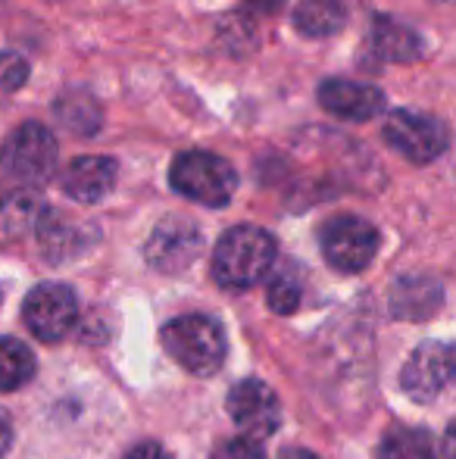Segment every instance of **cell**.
Instances as JSON below:
<instances>
[{
	"label": "cell",
	"instance_id": "19",
	"mask_svg": "<svg viewBox=\"0 0 456 459\" xmlns=\"http://www.w3.org/2000/svg\"><path fill=\"white\" fill-rule=\"evenodd\" d=\"M378 459H434L432 435L422 429H391L378 444Z\"/></svg>",
	"mask_w": 456,
	"mask_h": 459
},
{
	"label": "cell",
	"instance_id": "7",
	"mask_svg": "<svg viewBox=\"0 0 456 459\" xmlns=\"http://www.w3.org/2000/svg\"><path fill=\"white\" fill-rule=\"evenodd\" d=\"M22 319L38 341H50V344H54V341L66 338L75 322H79L75 290L60 281L38 284V288H31L29 297H25Z\"/></svg>",
	"mask_w": 456,
	"mask_h": 459
},
{
	"label": "cell",
	"instance_id": "15",
	"mask_svg": "<svg viewBox=\"0 0 456 459\" xmlns=\"http://www.w3.org/2000/svg\"><path fill=\"white\" fill-rule=\"evenodd\" d=\"M441 284L426 275H407L391 290V313L394 319H428L441 307Z\"/></svg>",
	"mask_w": 456,
	"mask_h": 459
},
{
	"label": "cell",
	"instance_id": "16",
	"mask_svg": "<svg viewBox=\"0 0 456 459\" xmlns=\"http://www.w3.org/2000/svg\"><path fill=\"white\" fill-rule=\"evenodd\" d=\"M372 50L384 63H413L422 56L426 44L416 35V29L403 25L400 19L375 16V22H372Z\"/></svg>",
	"mask_w": 456,
	"mask_h": 459
},
{
	"label": "cell",
	"instance_id": "27",
	"mask_svg": "<svg viewBox=\"0 0 456 459\" xmlns=\"http://www.w3.org/2000/svg\"><path fill=\"white\" fill-rule=\"evenodd\" d=\"M279 459H319L313 450H304V447H288V450H281Z\"/></svg>",
	"mask_w": 456,
	"mask_h": 459
},
{
	"label": "cell",
	"instance_id": "12",
	"mask_svg": "<svg viewBox=\"0 0 456 459\" xmlns=\"http://www.w3.org/2000/svg\"><path fill=\"white\" fill-rule=\"evenodd\" d=\"M119 166L110 157H79L63 172V191L75 204H100L116 187Z\"/></svg>",
	"mask_w": 456,
	"mask_h": 459
},
{
	"label": "cell",
	"instance_id": "2",
	"mask_svg": "<svg viewBox=\"0 0 456 459\" xmlns=\"http://www.w3.org/2000/svg\"><path fill=\"white\" fill-rule=\"evenodd\" d=\"M159 341H163V351L185 372L201 375V378L219 372L228 353L226 328L213 316H203V313L178 316V319L166 322L163 332H159Z\"/></svg>",
	"mask_w": 456,
	"mask_h": 459
},
{
	"label": "cell",
	"instance_id": "14",
	"mask_svg": "<svg viewBox=\"0 0 456 459\" xmlns=\"http://www.w3.org/2000/svg\"><path fill=\"white\" fill-rule=\"evenodd\" d=\"M35 235H38V241H41L44 256L54 263H63V260H69V256H79L82 250H85V229L69 222L63 212L47 210V206H44L41 216H38Z\"/></svg>",
	"mask_w": 456,
	"mask_h": 459
},
{
	"label": "cell",
	"instance_id": "21",
	"mask_svg": "<svg viewBox=\"0 0 456 459\" xmlns=\"http://www.w3.org/2000/svg\"><path fill=\"white\" fill-rule=\"evenodd\" d=\"M300 297H304V281L297 278L291 266L288 269H279L269 281V290H266V300H269V309H275L279 316H291L294 309L300 307Z\"/></svg>",
	"mask_w": 456,
	"mask_h": 459
},
{
	"label": "cell",
	"instance_id": "22",
	"mask_svg": "<svg viewBox=\"0 0 456 459\" xmlns=\"http://www.w3.org/2000/svg\"><path fill=\"white\" fill-rule=\"evenodd\" d=\"M29 82V63L22 54L0 50V91H19Z\"/></svg>",
	"mask_w": 456,
	"mask_h": 459
},
{
	"label": "cell",
	"instance_id": "3",
	"mask_svg": "<svg viewBox=\"0 0 456 459\" xmlns=\"http://www.w3.org/2000/svg\"><path fill=\"white\" fill-rule=\"evenodd\" d=\"M169 182L182 197L197 200L203 206H228L237 191V176L228 160L207 151H185L172 160Z\"/></svg>",
	"mask_w": 456,
	"mask_h": 459
},
{
	"label": "cell",
	"instance_id": "25",
	"mask_svg": "<svg viewBox=\"0 0 456 459\" xmlns=\"http://www.w3.org/2000/svg\"><path fill=\"white\" fill-rule=\"evenodd\" d=\"M10 447H13V422H10V416L0 410V459L10 454Z\"/></svg>",
	"mask_w": 456,
	"mask_h": 459
},
{
	"label": "cell",
	"instance_id": "13",
	"mask_svg": "<svg viewBox=\"0 0 456 459\" xmlns=\"http://www.w3.org/2000/svg\"><path fill=\"white\" fill-rule=\"evenodd\" d=\"M44 204L35 194V185L0 182V244L19 241L22 235L35 231Z\"/></svg>",
	"mask_w": 456,
	"mask_h": 459
},
{
	"label": "cell",
	"instance_id": "4",
	"mask_svg": "<svg viewBox=\"0 0 456 459\" xmlns=\"http://www.w3.org/2000/svg\"><path fill=\"white\" fill-rule=\"evenodd\" d=\"M60 147L50 128L41 122H22L10 138L0 144V166L10 178L22 185H41L56 172Z\"/></svg>",
	"mask_w": 456,
	"mask_h": 459
},
{
	"label": "cell",
	"instance_id": "28",
	"mask_svg": "<svg viewBox=\"0 0 456 459\" xmlns=\"http://www.w3.org/2000/svg\"><path fill=\"white\" fill-rule=\"evenodd\" d=\"M247 4L260 6L262 13H272V10H279V4H281V0H247Z\"/></svg>",
	"mask_w": 456,
	"mask_h": 459
},
{
	"label": "cell",
	"instance_id": "9",
	"mask_svg": "<svg viewBox=\"0 0 456 459\" xmlns=\"http://www.w3.org/2000/svg\"><path fill=\"white\" fill-rule=\"evenodd\" d=\"M203 254V235L191 219L169 216L151 231L144 244V256L157 273L178 275L197 263Z\"/></svg>",
	"mask_w": 456,
	"mask_h": 459
},
{
	"label": "cell",
	"instance_id": "26",
	"mask_svg": "<svg viewBox=\"0 0 456 459\" xmlns=\"http://www.w3.org/2000/svg\"><path fill=\"white\" fill-rule=\"evenodd\" d=\"M441 454H444V459H456V422L447 429L444 435V447H441Z\"/></svg>",
	"mask_w": 456,
	"mask_h": 459
},
{
	"label": "cell",
	"instance_id": "20",
	"mask_svg": "<svg viewBox=\"0 0 456 459\" xmlns=\"http://www.w3.org/2000/svg\"><path fill=\"white\" fill-rule=\"evenodd\" d=\"M35 375V353L16 338H0V391H19Z\"/></svg>",
	"mask_w": 456,
	"mask_h": 459
},
{
	"label": "cell",
	"instance_id": "6",
	"mask_svg": "<svg viewBox=\"0 0 456 459\" xmlns=\"http://www.w3.org/2000/svg\"><path fill=\"white\" fill-rule=\"evenodd\" d=\"M382 138L384 144L394 147L409 163H432L451 144V134H447L444 122L432 119V116L413 113V109H394V113H388Z\"/></svg>",
	"mask_w": 456,
	"mask_h": 459
},
{
	"label": "cell",
	"instance_id": "23",
	"mask_svg": "<svg viewBox=\"0 0 456 459\" xmlns=\"http://www.w3.org/2000/svg\"><path fill=\"white\" fill-rule=\"evenodd\" d=\"M210 459H266V454H262L260 441L241 435V437H228V441L216 444Z\"/></svg>",
	"mask_w": 456,
	"mask_h": 459
},
{
	"label": "cell",
	"instance_id": "17",
	"mask_svg": "<svg viewBox=\"0 0 456 459\" xmlns=\"http://www.w3.org/2000/svg\"><path fill=\"white\" fill-rule=\"evenodd\" d=\"M347 22L344 0H300L294 6V29L306 38L338 35Z\"/></svg>",
	"mask_w": 456,
	"mask_h": 459
},
{
	"label": "cell",
	"instance_id": "8",
	"mask_svg": "<svg viewBox=\"0 0 456 459\" xmlns=\"http://www.w3.org/2000/svg\"><path fill=\"white\" fill-rule=\"evenodd\" d=\"M226 410L231 422L241 429L244 437L254 441H266L279 431L281 425V403L275 397V391L260 378H244L237 385H231L226 397Z\"/></svg>",
	"mask_w": 456,
	"mask_h": 459
},
{
	"label": "cell",
	"instance_id": "5",
	"mask_svg": "<svg viewBox=\"0 0 456 459\" xmlns=\"http://www.w3.org/2000/svg\"><path fill=\"white\" fill-rule=\"evenodd\" d=\"M382 235L372 222L359 216H335L319 231V247L331 269L338 273H363L378 254Z\"/></svg>",
	"mask_w": 456,
	"mask_h": 459
},
{
	"label": "cell",
	"instance_id": "10",
	"mask_svg": "<svg viewBox=\"0 0 456 459\" xmlns=\"http://www.w3.org/2000/svg\"><path fill=\"white\" fill-rule=\"evenodd\" d=\"M456 378V347L444 341H426L413 351L400 372V387L416 403H432Z\"/></svg>",
	"mask_w": 456,
	"mask_h": 459
},
{
	"label": "cell",
	"instance_id": "1",
	"mask_svg": "<svg viewBox=\"0 0 456 459\" xmlns=\"http://www.w3.org/2000/svg\"><path fill=\"white\" fill-rule=\"evenodd\" d=\"M275 263V238L256 225H235L213 247V278L222 288L244 290L260 284Z\"/></svg>",
	"mask_w": 456,
	"mask_h": 459
},
{
	"label": "cell",
	"instance_id": "18",
	"mask_svg": "<svg viewBox=\"0 0 456 459\" xmlns=\"http://www.w3.org/2000/svg\"><path fill=\"white\" fill-rule=\"evenodd\" d=\"M56 119L69 128L73 134H82V138H91V134L100 132V122H104V113H100L98 100L85 91H69L56 100Z\"/></svg>",
	"mask_w": 456,
	"mask_h": 459
},
{
	"label": "cell",
	"instance_id": "24",
	"mask_svg": "<svg viewBox=\"0 0 456 459\" xmlns=\"http://www.w3.org/2000/svg\"><path fill=\"white\" fill-rule=\"evenodd\" d=\"M122 459H172L169 454H166L159 444H153V441H144V444H134L132 450H128Z\"/></svg>",
	"mask_w": 456,
	"mask_h": 459
},
{
	"label": "cell",
	"instance_id": "11",
	"mask_svg": "<svg viewBox=\"0 0 456 459\" xmlns=\"http://www.w3.org/2000/svg\"><path fill=\"white\" fill-rule=\"evenodd\" d=\"M319 103L325 113L344 122H369L384 113V94L372 85H359V82L329 79L319 85Z\"/></svg>",
	"mask_w": 456,
	"mask_h": 459
}]
</instances>
